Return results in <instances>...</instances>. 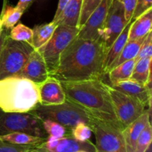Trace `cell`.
I'll use <instances>...</instances> for the list:
<instances>
[{
	"label": "cell",
	"mask_w": 152,
	"mask_h": 152,
	"mask_svg": "<svg viewBox=\"0 0 152 152\" xmlns=\"http://www.w3.org/2000/svg\"><path fill=\"white\" fill-rule=\"evenodd\" d=\"M124 7L125 16L128 22H131L132 19L134 10L136 7L137 0H120Z\"/></svg>",
	"instance_id": "836d02e7"
},
{
	"label": "cell",
	"mask_w": 152,
	"mask_h": 152,
	"mask_svg": "<svg viewBox=\"0 0 152 152\" xmlns=\"http://www.w3.org/2000/svg\"><path fill=\"white\" fill-rule=\"evenodd\" d=\"M38 86L41 105H57L66 99L60 80L53 76L48 77L44 81L39 83Z\"/></svg>",
	"instance_id": "5bb4252c"
},
{
	"label": "cell",
	"mask_w": 152,
	"mask_h": 152,
	"mask_svg": "<svg viewBox=\"0 0 152 152\" xmlns=\"http://www.w3.org/2000/svg\"><path fill=\"white\" fill-rule=\"evenodd\" d=\"M58 24L54 21L47 24L37 25L33 31V47L39 49L44 45L53 35Z\"/></svg>",
	"instance_id": "ffe728a7"
},
{
	"label": "cell",
	"mask_w": 152,
	"mask_h": 152,
	"mask_svg": "<svg viewBox=\"0 0 152 152\" xmlns=\"http://www.w3.org/2000/svg\"><path fill=\"white\" fill-rule=\"evenodd\" d=\"M78 32L79 28L77 27L59 24L50 39L37 49L45 61L50 75L56 71L61 53L77 37Z\"/></svg>",
	"instance_id": "52a82bcc"
},
{
	"label": "cell",
	"mask_w": 152,
	"mask_h": 152,
	"mask_svg": "<svg viewBox=\"0 0 152 152\" xmlns=\"http://www.w3.org/2000/svg\"><path fill=\"white\" fill-rule=\"evenodd\" d=\"M1 140L11 143L18 145H39L45 142L46 138L34 136L24 132H13L8 134L0 136Z\"/></svg>",
	"instance_id": "cb8c5ba5"
},
{
	"label": "cell",
	"mask_w": 152,
	"mask_h": 152,
	"mask_svg": "<svg viewBox=\"0 0 152 152\" xmlns=\"http://www.w3.org/2000/svg\"><path fill=\"white\" fill-rule=\"evenodd\" d=\"M146 36L140 37V38L137 39L128 41L127 42H126V45L123 48L121 53H120L119 56L117 57V59H116V60L113 62L112 65H111L109 71H111L112 68H115L116 66L120 65V64H122L123 62L136 58L138 54V52H139L140 50V48L141 47V45H142V42L144 41V39H145ZM109 71H108V72H109Z\"/></svg>",
	"instance_id": "44dd1931"
},
{
	"label": "cell",
	"mask_w": 152,
	"mask_h": 152,
	"mask_svg": "<svg viewBox=\"0 0 152 152\" xmlns=\"http://www.w3.org/2000/svg\"><path fill=\"white\" fill-rule=\"evenodd\" d=\"M152 56V32H148L145 39L142 42L138 54L137 56V60L144 57H151Z\"/></svg>",
	"instance_id": "1f68e13d"
},
{
	"label": "cell",
	"mask_w": 152,
	"mask_h": 152,
	"mask_svg": "<svg viewBox=\"0 0 152 152\" xmlns=\"http://www.w3.org/2000/svg\"><path fill=\"white\" fill-rule=\"evenodd\" d=\"M92 130L91 127L83 123H80L71 129L72 137L80 141H87L91 136Z\"/></svg>",
	"instance_id": "4dcf8cb0"
},
{
	"label": "cell",
	"mask_w": 152,
	"mask_h": 152,
	"mask_svg": "<svg viewBox=\"0 0 152 152\" xmlns=\"http://www.w3.org/2000/svg\"><path fill=\"white\" fill-rule=\"evenodd\" d=\"M152 7V0H137L136 7L134 10L133 16H132V21H134L138 17L151 9Z\"/></svg>",
	"instance_id": "d6a6232c"
},
{
	"label": "cell",
	"mask_w": 152,
	"mask_h": 152,
	"mask_svg": "<svg viewBox=\"0 0 152 152\" xmlns=\"http://www.w3.org/2000/svg\"><path fill=\"white\" fill-rule=\"evenodd\" d=\"M3 29V26H2V22H1V16H0V32L2 31Z\"/></svg>",
	"instance_id": "74e56055"
},
{
	"label": "cell",
	"mask_w": 152,
	"mask_h": 152,
	"mask_svg": "<svg viewBox=\"0 0 152 152\" xmlns=\"http://www.w3.org/2000/svg\"><path fill=\"white\" fill-rule=\"evenodd\" d=\"M39 145H18L0 138V152H39Z\"/></svg>",
	"instance_id": "f1b7e54d"
},
{
	"label": "cell",
	"mask_w": 152,
	"mask_h": 152,
	"mask_svg": "<svg viewBox=\"0 0 152 152\" xmlns=\"http://www.w3.org/2000/svg\"><path fill=\"white\" fill-rule=\"evenodd\" d=\"M40 104L38 84L27 78L0 80V108L5 112L27 113Z\"/></svg>",
	"instance_id": "3957f363"
},
{
	"label": "cell",
	"mask_w": 152,
	"mask_h": 152,
	"mask_svg": "<svg viewBox=\"0 0 152 152\" xmlns=\"http://www.w3.org/2000/svg\"><path fill=\"white\" fill-rule=\"evenodd\" d=\"M13 132H24L34 136L47 138L42 122L31 112H5L0 108V136Z\"/></svg>",
	"instance_id": "8992f818"
},
{
	"label": "cell",
	"mask_w": 152,
	"mask_h": 152,
	"mask_svg": "<svg viewBox=\"0 0 152 152\" xmlns=\"http://www.w3.org/2000/svg\"><path fill=\"white\" fill-rule=\"evenodd\" d=\"M91 130L96 138V152H126L123 129L96 119Z\"/></svg>",
	"instance_id": "ba28073f"
},
{
	"label": "cell",
	"mask_w": 152,
	"mask_h": 152,
	"mask_svg": "<svg viewBox=\"0 0 152 152\" xmlns=\"http://www.w3.org/2000/svg\"><path fill=\"white\" fill-rule=\"evenodd\" d=\"M38 148L39 152H96V146L89 140L80 141L71 136L61 138L48 136Z\"/></svg>",
	"instance_id": "8fae6325"
},
{
	"label": "cell",
	"mask_w": 152,
	"mask_h": 152,
	"mask_svg": "<svg viewBox=\"0 0 152 152\" xmlns=\"http://www.w3.org/2000/svg\"><path fill=\"white\" fill-rule=\"evenodd\" d=\"M34 50L28 43L16 41L8 36L0 53V80L15 77Z\"/></svg>",
	"instance_id": "5b68a950"
},
{
	"label": "cell",
	"mask_w": 152,
	"mask_h": 152,
	"mask_svg": "<svg viewBox=\"0 0 152 152\" xmlns=\"http://www.w3.org/2000/svg\"><path fill=\"white\" fill-rule=\"evenodd\" d=\"M114 112L123 129L140 117L145 107L136 97L108 86Z\"/></svg>",
	"instance_id": "9c48e42d"
},
{
	"label": "cell",
	"mask_w": 152,
	"mask_h": 152,
	"mask_svg": "<svg viewBox=\"0 0 152 152\" xmlns=\"http://www.w3.org/2000/svg\"><path fill=\"white\" fill-rule=\"evenodd\" d=\"M42 122L43 128L48 136H53L57 138L71 136V129L65 127L56 122L48 119L42 120Z\"/></svg>",
	"instance_id": "4316f807"
},
{
	"label": "cell",
	"mask_w": 152,
	"mask_h": 152,
	"mask_svg": "<svg viewBox=\"0 0 152 152\" xmlns=\"http://www.w3.org/2000/svg\"><path fill=\"white\" fill-rule=\"evenodd\" d=\"M151 77L148 80L146 86L129 78L128 80L119 82L111 86L126 94L136 97L143 104L145 108L148 106L150 108L151 105Z\"/></svg>",
	"instance_id": "9a60e30c"
},
{
	"label": "cell",
	"mask_w": 152,
	"mask_h": 152,
	"mask_svg": "<svg viewBox=\"0 0 152 152\" xmlns=\"http://www.w3.org/2000/svg\"><path fill=\"white\" fill-rule=\"evenodd\" d=\"M151 25L152 10L150 9L132 22L129 28L128 41L137 39L146 36L151 31Z\"/></svg>",
	"instance_id": "d6986e66"
},
{
	"label": "cell",
	"mask_w": 152,
	"mask_h": 152,
	"mask_svg": "<svg viewBox=\"0 0 152 152\" xmlns=\"http://www.w3.org/2000/svg\"><path fill=\"white\" fill-rule=\"evenodd\" d=\"M102 0H83L80 20H79V29L86 23L90 15L98 7Z\"/></svg>",
	"instance_id": "f546056e"
},
{
	"label": "cell",
	"mask_w": 152,
	"mask_h": 152,
	"mask_svg": "<svg viewBox=\"0 0 152 152\" xmlns=\"http://www.w3.org/2000/svg\"><path fill=\"white\" fill-rule=\"evenodd\" d=\"M125 16L124 7L120 0H113L102 29V39L107 50L129 24Z\"/></svg>",
	"instance_id": "30bf717a"
},
{
	"label": "cell",
	"mask_w": 152,
	"mask_h": 152,
	"mask_svg": "<svg viewBox=\"0 0 152 152\" xmlns=\"http://www.w3.org/2000/svg\"><path fill=\"white\" fill-rule=\"evenodd\" d=\"M107 48L102 38L86 39L76 37L62 51L57 68L50 76L60 81L101 79Z\"/></svg>",
	"instance_id": "6da1fadb"
},
{
	"label": "cell",
	"mask_w": 152,
	"mask_h": 152,
	"mask_svg": "<svg viewBox=\"0 0 152 152\" xmlns=\"http://www.w3.org/2000/svg\"><path fill=\"white\" fill-rule=\"evenodd\" d=\"M33 1L34 0H19L16 7H17L18 8H19L22 11L25 12L32 4Z\"/></svg>",
	"instance_id": "d590c367"
},
{
	"label": "cell",
	"mask_w": 152,
	"mask_h": 152,
	"mask_svg": "<svg viewBox=\"0 0 152 152\" xmlns=\"http://www.w3.org/2000/svg\"><path fill=\"white\" fill-rule=\"evenodd\" d=\"M82 4L83 0H69L56 20V23L78 28Z\"/></svg>",
	"instance_id": "ac0fdd59"
},
{
	"label": "cell",
	"mask_w": 152,
	"mask_h": 152,
	"mask_svg": "<svg viewBox=\"0 0 152 152\" xmlns=\"http://www.w3.org/2000/svg\"><path fill=\"white\" fill-rule=\"evenodd\" d=\"M68 1H69V0H59V4H58L57 6V9H56V13H55V16L54 17H53V21L56 22V20H57L58 18H59V15L61 14V13H62L64 7H65V5H66V4L68 3Z\"/></svg>",
	"instance_id": "e575fe53"
},
{
	"label": "cell",
	"mask_w": 152,
	"mask_h": 152,
	"mask_svg": "<svg viewBox=\"0 0 152 152\" xmlns=\"http://www.w3.org/2000/svg\"><path fill=\"white\" fill-rule=\"evenodd\" d=\"M137 61V60L136 58H134V59L126 61L120 65L116 66L115 68H112L108 73L111 84V86L131 78Z\"/></svg>",
	"instance_id": "7402d4cb"
},
{
	"label": "cell",
	"mask_w": 152,
	"mask_h": 152,
	"mask_svg": "<svg viewBox=\"0 0 152 152\" xmlns=\"http://www.w3.org/2000/svg\"><path fill=\"white\" fill-rule=\"evenodd\" d=\"M112 1L102 0L98 7L90 15L86 23L79 29L77 37L93 40L102 38L104 24Z\"/></svg>",
	"instance_id": "7c38bea8"
},
{
	"label": "cell",
	"mask_w": 152,
	"mask_h": 152,
	"mask_svg": "<svg viewBox=\"0 0 152 152\" xmlns=\"http://www.w3.org/2000/svg\"><path fill=\"white\" fill-rule=\"evenodd\" d=\"M10 37L19 42H27L33 47V31L22 23L13 26L10 30ZM34 48V47H33Z\"/></svg>",
	"instance_id": "484cf974"
},
{
	"label": "cell",
	"mask_w": 152,
	"mask_h": 152,
	"mask_svg": "<svg viewBox=\"0 0 152 152\" xmlns=\"http://www.w3.org/2000/svg\"><path fill=\"white\" fill-rule=\"evenodd\" d=\"M151 57H144L137 61L131 79L146 86L151 78Z\"/></svg>",
	"instance_id": "603a6c76"
},
{
	"label": "cell",
	"mask_w": 152,
	"mask_h": 152,
	"mask_svg": "<svg viewBox=\"0 0 152 152\" xmlns=\"http://www.w3.org/2000/svg\"><path fill=\"white\" fill-rule=\"evenodd\" d=\"M149 121L150 111L146 109L140 117L123 129V134L126 142V152H135L138 137Z\"/></svg>",
	"instance_id": "2e32d148"
},
{
	"label": "cell",
	"mask_w": 152,
	"mask_h": 152,
	"mask_svg": "<svg viewBox=\"0 0 152 152\" xmlns=\"http://www.w3.org/2000/svg\"><path fill=\"white\" fill-rule=\"evenodd\" d=\"M66 99L81 107L96 118L123 129L111 102L108 86L101 79L60 81Z\"/></svg>",
	"instance_id": "7a4b0ae2"
},
{
	"label": "cell",
	"mask_w": 152,
	"mask_h": 152,
	"mask_svg": "<svg viewBox=\"0 0 152 152\" xmlns=\"http://www.w3.org/2000/svg\"><path fill=\"white\" fill-rule=\"evenodd\" d=\"M132 22L133 21L132 20L130 22H129V24L125 27L121 34L114 40L111 47L107 50L105 61H104V74L105 75L108 74L111 65L117 59L120 53L123 50L124 46L126 45V42H128L129 28H130Z\"/></svg>",
	"instance_id": "e0dca14e"
},
{
	"label": "cell",
	"mask_w": 152,
	"mask_h": 152,
	"mask_svg": "<svg viewBox=\"0 0 152 152\" xmlns=\"http://www.w3.org/2000/svg\"><path fill=\"white\" fill-rule=\"evenodd\" d=\"M10 29H6V28H3L2 31L0 32V53H1V48H2L3 45H4L6 38L10 34Z\"/></svg>",
	"instance_id": "8d00e7d4"
},
{
	"label": "cell",
	"mask_w": 152,
	"mask_h": 152,
	"mask_svg": "<svg viewBox=\"0 0 152 152\" xmlns=\"http://www.w3.org/2000/svg\"><path fill=\"white\" fill-rule=\"evenodd\" d=\"M152 141V128L150 121L141 132L137 141L135 152H146L151 147Z\"/></svg>",
	"instance_id": "83f0119b"
},
{
	"label": "cell",
	"mask_w": 152,
	"mask_h": 152,
	"mask_svg": "<svg viewBox=\"0 0 152 152\" xmlns=\"http://www.w3.org/2000/svg\"><path fill=\"white\" fill-rule=\"evenodd\" d=\"M23 13L24 12L17 7L6 5V0H4L2 11L0 15L3 28L11 29L18 23Z\"/></svg>",
	"instance_id": "d4e9b609"
},
{
	"label": "cell",
	"mask_w": 152,
	"mask_h": 152,
	"mask_svg": "<svg viewBox=\"0 0 152 152\" xmlns=\"http://www.w3.org/2000/svg\"><path fill=\"white\" fill-rule=\"evenodd\" d=\"M31 112L41 120H51L69 129L80 123H85L91 129L97 119L67 99L64 102L57 105L39 104Z\"/></svg>",
	"instance_id": "277c9868"
},
{
	"label": "cell",
	"mask_w": 152,
	"mask_h": 152,
	"mask_svg": "<svg viewBox=\"0 0 152 152\" xmlns=\"http://www.w3.org/2000/svg\"><path fill=\"white\" fill-rule=\"evenodd\" d=\"M49 76L50 74L44 58L37 49H34L24 66L15 77L27 78L39 84Z\"/></svg>",
	"instance_id": "4fadbf2b"
}]
</instances>
